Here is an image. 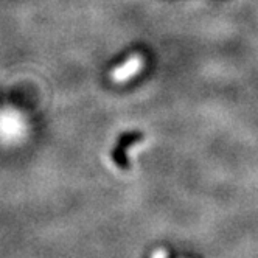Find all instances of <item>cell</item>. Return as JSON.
<instances>
[{
    "instance_id": "1",
    "label": "cell",
    "mask_w": 258,
    "mask_h": 258,
    "mask_svg": "<svg viewBox=\"0 0 258 258\" xmlns=\"http://www.w3.org/2000/svg\"><path fill=\"white\" fill-rule=\"evenodd\" d=\"M143 62L145 61L142 58V54H133V56L129 58L124 64H121L112 70V73H110V80H112L114 83L127 81L129 78L136 77L140 72V69L143 67Z\"/></svg>"
}]
</instances>
